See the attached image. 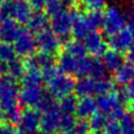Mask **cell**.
<instances>
[{"label":"cell","instance_id":"6da1fadb","mask_svg":"<svg viewBox=\"0 0 134 134\" xmlns=\"http://www.w3.org/2000/svg\"><path fill=\"white\" fill-rule=\"evenodd\" d=\"M42 80L47 83L49 94L57 99H63L71 95L74 90L75 82L70 75L62 73L59 68L52 65L49 68L42 69Z\"/></svg>","mask_w":134,"mask_h":134},{"label":"cell","instance_id":"7a4b0ae2","mask_svg":"<svg viewBox=\"0 0 134 134\" xmlns=\"http://www.w3.org/2000/svg\"><path fill=\"white\" fill-rule=\"evenodd\" d=\"M113 89V82L108 76L102 79H94L90 76L80 78L75 82L74 91L80 98L92 97V95H102L111 92Z\"/></svg>","mask_w":134,"mask_h":134},{"label":"cell","instance_id":"3957f363","mask_svg":"<svg viewBox=\"0 0 134 134\" xmlns=\"http://www.w3.org/2000/svg\"><path fill=\"white\" fill-rule=\"evenodd\" d=\"M123 99L121 94L116 92H108L105 94L99 95L97 100V105L99 113L103 114L108 120L118 121L125 114Z\"/></svg>","mask_w":134,"mask_h":134},{"label":"cell","instance_id":"277c9868","mask_svg":"<svg viewBox=\"0 0 134 134\" xmlns=\"http://www.w3.org/2000/svg\"><path fill=\"white\" fill-rule=\"evenodd\" d=\"M19 108V90L16 80L8 75L0 76V111L3 114Z\"/></svg>","mask_w":134,"mask_h":134},{"label":"cell","instance_id":"5b68a950","mask_svg":"<svg viewBox=\"0 0 134 134\" xmlns=\"http://www.w3.org/2000/svg\"><path fill=\"white\" fill-rule=\"evenodd\" d=\"M32 13V9L27 0H8L0 7V21L12 19L17 23H27Z\"/></svg>","mask_w":134,"mask_h":134},{"label":"cell","instance_id":"8992f818","mask_svg":"<svg viewBox=\"0 0 134 134\" xmlns=\"http://www.w3.org/2000/svg\"><path fill=\"white\" fill-rule=\"evenodd\" d=\"M126 26L124 13L116 6H110L103 13L102 28L107 36H112Z\"/></svg>","mask_w":134,"mask_h":134},{"label":"cell","instance_id":"52a82bcc","mask_svg":"<svg viewBox=\"0 0 134 134\" xmlns=\"http://www.w3.org/2000/svg\"><path fill=\"white\" fill-rule=\"evenodd\" d=\"M36 48V37L32 35V32L29 29H20L18 37L13 41V49L16 54L29 59L35 55Z\"/></svg>","mask_w":134,"mask_h":134},{"label":"cell","instance_id":"ba28073f","mask_svg":"<svg viewBox=\"0 0 134 134\" xmlns=\"http://www.w3.org/2000/svg\"><path fill=\"white\" fill-rule=\"evenodd\" d=\"M97 31L92 26L88 13H82L79 11L72 12V35L75 40H84L89 35Z\"/></svg>","mask_w":134,"mask_h":134},{"label":"cell","instance_id":"9c48e42d","mask_svg":"<svg viewBox=\"0 0 134 134\" xmlns=\"http://www.w3.org/2000/svg\"><path fill=\"white\" fill-rule=\"evenodd\" d=\"M50 25L51 30L58 36L60 40L66 39L72 32V12L63 11L52 16Z\"/></svg>","mask_w":134,"mask_h":134},{"label":"cell","instance_id":"30bf717a","mask_svg":"<svg viewBox=\"0 0 134 134\" xmlns=\"http://www.w3.org/2000/svg\"><path fill=\"white\" fill-rule=\"evenodd\" d=\"M36 43H37V47L40 49V52L53 54L59 51L61 47V40L52 30L46 29L43 31L37 33Z\"/></svg>","mask_w":134,"mask_h":134},{"label":"cell","instance_id":"8fae6325","mask_svg":"<svg viewBox=\"0 0 134 134\" xmlns=\"http://www.w3.org/2000/svg\"><path fill=\"white\" fill-rule=\"evenodd\" d=\"M44 93L41 85H22L19 91V102L28 109L37 108Z\"/></svg>","mask_w":134,"mask_h":134},{"label":"cell","instance_id":"7c38bea8","mask_svg":"<svg viewBox=\"0 0 134 134\" xmlns=\"http://www.w3.org/2000/svg\"><path fill=\"white\" fill-rule=\"evenodd\" d=\"M41 122V115L39 111L32 109H28L21 113L20 121L18 123L19 131L20 134H35L38 129L40 127Z\"/></svg>","mask_w":134,"mask_h":134},{"label":"cell","instance_id":"4fadbf2b","mask_svg":"<svg viewBox=\"0 0 134 134\" xmlns=\"http://www.w3.org/2000/svg\"><path fill=\"white\" fill-rule=\"evenodd\" d=\"M108 43L111 47V50L118 51L120 53L126 52L134 43V33L129 28H124L114 35L110 36Z\"/></svg>","mask_w":134,"mask_h":134},{"label":"cell","instance_id":"5bb4252c","mask_svg":"<svg viewBox=\"0 0 134 134\" xmlns=\"http://www.w3.org/2000/svg\"><path fill=\"white\" fill-rule=\"evenodd\" d=\"M61 116L59 108H53L41 115L40 127L44 134H55L61 130Z\"/></svg>","mask_w":134,"mask_h":134},{"label":"cell","instance_id":"9a60e30c","mask_svg":"<svg viewBox=\"0 0 134 134\" xmlns=\"http://www.w3.org/2000/svg\"><path fill=\"white\" fill-rule=\"evenodd\" d=\"M84 59V58H83ZM82 59H78L70 55L66 52H62L58 58V66L62 73L68 75H80V68Z\"/></svg>","mask_w":134,"mask_h":134},{"label":"cell","instance_id":"2e32d148","mask_svg":"<svg viewBox=\"0 0 134 134\" xmlns=\"http://www.w3.org/2000/svg\"><path fill=\"white\" fill-rule=\"evenodd\" d=\"M85 49L92 55H103L107 51V42H105L103 36L98 31L92 32L84 39Z\"/></svg>","mask_w":134,"mask_h":134},{"label":"cell","instance_id":"e0dca14e","mask_svg":"<svg viewBox=\"0 0 134 134\" xmlns=\"http://www.w3.org/2000/svg\"><path fill=\"white\" fill-rule=\"evenodd\" d=\"M20 32L18 23L12 19H4L0 21V40L4 43L13 42Z\"/></svg>","mask_w":134,"mask_h":134},{"label":"cell","instance_id":"ac0fdd59","mask_svg":"<svg viewBox=\"0 0 134 134\" xmlns=\"http://www.w3.org/2000/svg\"><path fill=\"white\" fill-rule=\"evenodd\" d=\"M98 111L97 100H94L92 97L81 98L78 100V105H76V115L82 120H87L91 116H93Z\"/></svg>","mask_w":134,"mask_h":134},{"label":"cell","instance_id":"d6986e66","mask_svg":"<svg viewBox=\"0 0 134 134\" xmlns=\"http://www.w3.org/2000/svg\"><path fill=\"white\" fill-rule=\"evenodd\" d=\"M102 63L107 71L116 72L124 64V57L122 53L114 50H107L102 55Z\"/></svg>","mask_w":134,"mask_h":134},{"label":"cell","instance_id":"ffe728a7","mask_svg":"<svg viewBox=\"0 0 134 134\" xmlns=\"http://www.w3.org/2000/svg\"><path fill=\"white\" fill-rule=\"evenodd\" d=\"M27 23H28V29L31 32L39 33L48 29L47 27L49 25V18H48V15L44 11L36 10V11H32Z\"/></svg>","mask_w":134,"mask_h":134},{"label":"cell","instance_id":"44dd1931","mask_svg":"<svg viewBox=\"0 0 134 134\" xmlns=\"http://www.w3.org/2000/svg\"><path fill=\"white\" fill-rule=\"evenodd\" d=\"M25 72L21 76L22 85H41L42 83V74L39 68L31 64H25Z\"/></svg>","mask_w":134,"mask_h":134},{"label":"cell","instance_id":"7402d4cb","mask_svg":"<svg viewBox=\"0 0 134 134\" xmlns=\"http://www.w3.org/2000/svg\"><path fill=\"white\" fill-rule=\"evenodd\" d=\"M28 64L35 65L39 69H46L49 68V66L54 65V57L53 54L50 53H46V52H39L38 54L32 55L31 58H29L27 60Z\"/></svg>","mask_w":134,"mask_h":134},{"label":"cell","instance_id":"603a6c76","mask_svg":"<svg viewBox=\"0 0 134 134\" xmlns=\"http://www.w3.org/2000/svg\"><path fill=\"white\" fill-rule=\"evenodd\" d=\"M64 52L78 59L87 58V53H88L84 43L81 42L80 40H69L64 44Z\"/></svg>","mask_w":134,"mask_h":134},{"label":"cell","instance_id":"cb8c5ba5","mask_svg":"<svg viewBox=\"0 0 134 134\" xmlns=\"http://www.w3.org/2000/svg\"><path fill=\"white\" fill-rule=\"evenodd\" d=\"M114 80L121 85H126L134 78V66L130 63H124L116 72H114Z\"/></svg>","mask_w":134,"mask_h":134},{"label":"cell","instance_id":"d4e9b609","mask_svg":"<svg viewBox=\"0 0 134 134\" xmlns=\"http://www.w3.org/2000/svg\"><path fill=\"white\" fill-rule=\"evenodd\" d=\"M76 105H78V100H76L74 95L71 94L60 100L58 108L62 114H71V115H73V113H75L76 111Z\"/></svg>","mask_w":134,"mask_h":134},{"label":"cell","instance_id":"484cf974","mask_svg":"<svg viewBox=\"0 0 134 134\" xmlns=\"http://www.w3.org/2000/svg\"><path fill=\"white\" fill-rule=\"evenodd\" d=\"M7 75L12 78L13 80H17L19 78H21L23 72H25V64L22 63L21 61H19L17 59H15L13 61L7 63Z\"/></svg>","mask_w":134,"mask_h":134},{"label":"cell","instance_id":"4316f807","mask_svg":"<svg viewBox=\"0 0 134 134\" xmlns=\"http://www.w3.org/2000/svg\"><path fill=\"white\" fill-rule=\"evenodd\" d=\"M16 59V51L13 47L9 43L1 42L0 43V62L9 63Z\"/></svg>","mask_w":134,"mask_h":134},{"label":"cell","instance_id":"83f0119b","mask_svg":"<svg viewBox=\"0 0 134 134\" xmlns=\"http://www.w3.org/2000/svg\"><path fill=\"white\" fill-rule=\"evenodd\" d=\"M122 134H134V115L132 113H127L121 118L120 120Z\"/></svg>","mask_w":134,"mask_h":134},{"label":"cell","instance_id":"f1b7e54d","mask_svg":"<svg viewBox=\"0 0 134 134\" xmlns=\"http://www.w3.org/2000/svg\"><path fill=\"white\" fill-rule=\"evenodd\" d=\"M108 121H109V120L105 118L103 114L99 113V112L95 113L93 116L90 118V121H89L91 130H93L94 132H99V131L103 130Z\"/></svg>","mask_w":134,"mask_h":134},{"label":"cell","instance_id":"f546056e","mask_svg":"<svg viewBox=\"0 0 134 134\" xmlns=\"http://www.w3.org/2000/svg\"><path fill=\"white\" fill-rule=\"evenodd\" d=\"M44 7H46V10H47V15L49 13L51 17L58 15L60 12L66 11L61 0H47Z\"/></svg>","mask_w":134,"mask_h":134},{"label":"cell","instance_id":"4dcf8cb0","mask_svg":"<svg viewBox=\"0 0 134 134\" xmlns=\"http://www.w3.org/2000/svg\"><path fill=\"white\" fill-rule=\"evenodd\" d=\"M37 108L39 109L42 113L49 111V110L53 109V108H57L54 98L52 97L51 94H49V93H44L43 97H42V99H41L40 103H39V105H38Z\"/></svg>","mask_w":134,"mask_h":134},{"label":"cell","instance_id":"1f68e13d","mask_svg":"<svg viewBox=\"0 0 134 134\" xmlns=\"http://www.w3.org/2000/svg\"><path fill=\"white\" fill-rule=\"evenodd\" d=\"M82 6L89 11H101L107 4V0H80Z\"/></svg>","mask_w":134,"mask_h":134},{"label":"cell","instance_id":"d6a6232c","mask_svg":"<svg viewBox=\"0 0 134 134\" xmlns=\"http://www.w3.org/2000/svg\"><path fill=\"white\" fill-rule=\"evenodd\" d=\"M121 97L123 99V101L134 104V78L125 85V88L122 91Z\"/></svg>","mask_w":134,"mask_h":134},{"label":"cell","instance_id":"836d02e7","mask_svg":"<svg viewBox=\"0 0 134 134\" xmlns=\"http://www.w3.org/2000/svg\"><path fill=\"white\" fill-rule=\"evenodd\" d=\"M76 120L74 115L71 114H62L61 116V130L63 131H73Z\"/></svg>","mask_w":134,"mask_h":134},{"label":"cell","instance_id":"e575fe53","mask_svg":"<svg viewBox=\"0 0 134 134\" xmlns=\"http://www.w3.org/2000/svg\"><path fill=\"white\" fill-rule=\"evenodd\" d=\"M90 131H91V127H90L89 121L82 120V119L76 120L74 129H73V132L75 134H91Z\"/></svg>","mask_w":134,"mask_h":134},{"label":"cell","instance_id":"d590c367","mask_svg":"<svg viewBox=\"0 0 134 134\" xmlns=\"http://www.w3.org/2000/svg\"><path fill=\"white\" fill-rule=\"evenodd\" d=\"M103 133L104 134H122L120 122L113 121V120H109L103 129Z\"/></svg>","mask_w":134,"mask_h":134},{"label":"cell","instance_id":"8d00e7d4","mask_svg":"<svg viewBox=\"0 0 134 134\" xmlns=\"http://www.w3.org/2000/svg\"><path fill=\"white\" fill-rule=\"evenodd\" d=\"M124 18H125V23L133 33H134V6L130 7L124 12Z\"/></svg>","mask_w":134,"mask_h":134},{"label":"cell","instance_id":"74e56055","mask_svg":"<svg viewBox=\"0 0 134 134\" xmlns=\"http://www.w3.org/2000/svg\"><path fill=\"white\" fill-rule=\"evenodd\" d=\"M0 134H18V131L9 123H0Z\"/></svg>","mask_w":134,"mask_h":134},{"label":"cell","instance_id":"f35d334b","mask_svg":"<svg viewBox=\"0 0 134 134\" xmlns=\"http://www.w3.org/2000/svg\"><path fill=\"white\" fill-rule=\"evenodd\" d=\"M46 2H47V0H29L30 6L35 7L37 10H40L42 7H44L46 6Z\"/></svg>","mask_w":134,"mask_h":134},{"label":"cell","instance_id":"ab89813d","mask_svg":"<svg viewBox=\"0 0 134 134\" xmlns=\"http://www.w3.org/2000/svg\"><path fill=\"white\" fill-rule=\"evenodd\" d=\"M62 1V3H63V7H64V9L66 11H69L70 9H72L75 4H76V2H78V0H61Z\"/></svg>","mask_w":134,"mask_h":134},{"label":"cell","instance_id":"60d3db41","mask_svg":"<svg viewBox=\"0 0 134 134\" xmlns=\"http://www.w3.org/2000/svg\"><path fill=\"white\" fill-rule=\"evenodd\" d=\"M126 57H127L129 63L134 66V43L130 47V49L126 51Z\"/></svg>","mask_w":134,"mask_h":134},{"label":"cell","instance_id":"b9f144b4","mask_svg":"<svg viewBox=\"0 0 134 134\" xmlns=\"http://www.w3.org/2000/svg\"><path fill=\"white\" fill-rule=\"evenodd\" d=\"M7 63H3V62H0V76L2 75H7Z\"/></svg>","mask_w":134,"mask_h":134},{"label":"cell","instance_id":"7bdbcfd3","mask_svg":"<svg viewBox=\"0 0 134 134\" xmlns=\"http://www.w3.org/2000/svg\"><path fill=\"white\" fill-rule=\"evenodd\" d=\"M3 120H6V119H4V114H3L2 111H0V123H2Z\"/></svg>","mask_w":134,"mask_h":134},{"label":"cell","instance_id":"ee69618b","mask_svg":"<svg viewBox=\"0 0 134 134\" xmlns=\"http://www.w3.org/2000/svg\"><path fill=\"white\" fill-rule=\"evenodd\" d=\"M60 134H75L73 131H63V132H61Z\"/></svg>","mask_w":134,"mask_h":134},{"label":"cell","instance_id":"f6af8a7d","mask_svg":"<svg viewBox=\"0 0 134 134\" xmlns=\"http://www.w3.org/2000/svg\"><path fill=\"white\" fill-rule=\"evenodd\" d=\"M7 1H8V0H0V7H1L3 3H6Z\"/></svg>","mask_w":134,"mask_h":134},{"label":"cell","instance_id":"bcb514c9","mask_svg":"<svg viewBox=\"0 0 134 134\" xmlns=\"http://www.w3.org/2000/svg\"><path fill=\"white\" fill-rule=\"evenodd\" d=\"M91 134H104L102 131H99V132H93V133H91Z\"/></svg>","mask_w":134,"mask_h":134},{"label":"cell","instance_id":"7dc6e473","mask_svg":"<svg viewBox=\"0 0 134 134\" xmlns=\"http://www.w3.org/2000/svg\"><path fill=\"white\" fill-rule=\"evenodd\" d=\"M35 134H44V133L43 132H36Z\"/></svg>","mask_w":134,"mask_h":134},{"label":"cell","instance_id":"c3c4849f","mask_svg":"<svg viewBox=\"0 0 134 134\" xmlns=\"http://www.w3.org/2000/svg\"><path fill=\"white\" fill-rule=\"evenodd\" d=\"M18 134H20V133H18Z\"/></svg>","mask_w":134,"mask_h":134}]
</instances>
